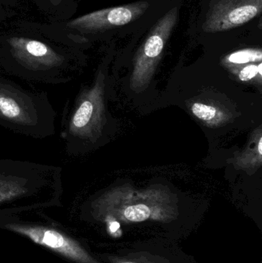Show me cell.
<instances>
[{"mask_svg": "<svg viewBox=\"0 0 262 263\" xmlns=\"http://www.w3.org/2000/svg\"><path fill=\"white\" fill-rule=\"evenodd\" d=\"M261 67H262V64H261V63H260V64L258 65V73H259L260 76L262 75Z\"/></svg>", "mask_w": 262, "mask_h": 263, "instance_id": "cell-15", "label": "cell"}, {"mask_svg": "<svg viewBox=\"0 0 262 263\" xmlns=\"http://www.w3.org/2000/svg\"><path fill=\"white\" fill-rule=\"evenodd\" d=\"M262 0H211L204 32H225L246 24L261 13Z\"/></svg>", "mask_w": 262, "mask_h": 263, "instance_id": "cell-8", "label": "cell"}, {"mask_svg": "<svg viewBox=\"0 0 262 263\" xmlns=\"http://www.w3.org/2000/svg\"><path fill=\"white\" fill-rule=\"evenodd\" d=\"M258 153H259L260 156H261V154H262V139H261V138H260L259 142H258Z\"/></svg>", "mask_w": 262, "mask_h": 263, "instance_id": "cell-14", "label": "cell"}, {"mask_svg": "<svg viewBox=\"0 0 262 263\" xmlns=\"http://www.w3.org/2000/svg\"><path fill=\"white\" fill-rule=\"evenodd\" d=\"M149 7L147 2H137L49 23L55 30L83 49L89 45L92 37L113 28L129 24L142 16Z\"/></svg>", "mask_w": 262, "mask_h": 263, "instance_id": "cell-5", "label": "cell"}, {"mask_svg": "<svg viewBox=\"0 0 262 263\" xmlns=\"http://www.w3.org/2000/svg\"><path fill=\"white\" fill-rule=\"evenodd\" d=\"M103 259L108 263H196L175 240L163 237L133 242Z\"/></svg>", "mask_w": 262, "mask_h": 263, "instance_id": "cell-6", "label": "cell"}, {"mask_svg": "<svg viewBox=\"0 0 262 263\" xmlns=\"http://www.w3.org/2000/svg\"><path fill=\"white\" fill-rule=\"evenodd\" d=\"M192 112L195 117L200 120H213L217 114L216 109L213 106H208L203 103H196L192 106Z\"/></svg>", "mask_w": 262, "mask_h": 263, "instance_id": "cell-12", "label": "cell"}, {"mask_svg": "<svg viewBox=\"0 0 262 263\" xmlns=\"http://www.w3.org/2000/svg\"><path fill=\"white\" fill-rule=\"evenodd\" d=\"M262 52L260 49H244L231 54L228 60L235 64H246L251 62L261 61Z\"/></svg>", "mask_w": 262, "mask_h": 263, "instance_id": "cell-10", "label": "cell"}, {"mask_svg": "<svg viewBox=\"0 0 262 263\" xmlns=\"http://www.w3.org/2000/svg\"><path fill=\"white\" fill-rule=\"evenodd\" d=\"M91 86H82L66 100L62 112L60 138L66 154L86 153L99 140L104 127V86L102 74Z\"/></svg>", "mask_w": 262, "mask_h": 263, "instance_id": "cell-4", "label": "cell"}, {"mask_svg": "<svg viewBox=\"0 0 262 263\" xmlns=\"http://www.w3.org/2000/svg\"><path fill=\"white\" fill-rule=\"evenodd\" d=\"M258 73V66L250 65V66L245 67L240 72L239 79L241 81H249V80H252L254 77H256Z\"/></svg>", "mask_w": 262, "mask_h": 263, "instance_id": "cell-13", "label": "cell"}, {"mask_svg": "<svg viewBox=\"0 0 262 263\" xmlns=\"http://www.w3.org/2000/svg\"><path fill=\"white\" fill-rule=\"evenodd\" d=\"M18 0H0V23L12 20L18 13Z\"/></svg>", "mask_w": 262, "mask_h": 263, "instance_id": "cell-11", "label": "cell"}, {"mask_svg": "<svg viewBox=\"0 0 262 263\" xmlns=\"http://www.w3.org/2000/svg\"><path fill=\"white\" fill-rule=\"evenodd\" d=\"M57 117L46 91L27 88L0 73V126L43 139L55 134Z\"/></svg>", "mask_w": 262, "mask_h": 263, "instance_id": "cell-3", "label": "cell"}, {"mask_svg": "<svg viewBox=\"0 0 262 263\" xmlns=\"http://www.w3.org/2000/svg\"><path fill=\"white\" fill-rule=\"evenodd\" d=\"M5 228L26 236L32 242L46 247L77 263H102L92 257L79 243L55 229L16 222H4Z\"/></svg>", "mask_w": 262, "mask_h": 263, "instance_id": "cell-7", "label": "cell"}, {"mask_svg": "<svg viewBox=\"0 0 262 263\" xmlns=\"http://www.w3.org/2000/svg\"><path fill=\"white\" fill-rule=\"evenodd\" d=\"M77 1H78V0H77Z\"/></svg>", "mask_w": 262, "mask_h": 263, "instance_id": "cell-16", "label": "cell"}, {"mask_svg": "<svg viewBox=\"0 0 262 263\" xmlns=\"http://www.w3.org/2000/svg\"><path fill=\"white\" fill-rule=\"evenodd\" d=\"M37 9L52 22L64 21L75 15L78 9L77 0H32Z\"/></svg>", "mask_w": 262, "mask_h": 263, "instance_id": "cell-9", "label": "cell"}, {"mask_svg": "<svg viewBox=\"0 0 262 263\" xmlns=\"http://www.w3.org/2000/svg\"><path fill=\"white\" fill-rule=\"evenodd\" d=\"M85 63L83 49L50 23L9 20L0 23V70L25 81L70 83Z\"/></svg>", "mask_w": 262, "mask_h": 263, "instance_id": "cell-1", "label": "cell"}, {"mask_svg": "<svg viewBox=\"0 0 262 263\" xmlns=\"http://www.w3.org/2000/svg\"><path fill=\"white\" fill-rule=\"evenodd\" d=\"M63 168L30 161L0 159V218L59 205Z\"/></svg>", "mask_w": 262, "mask_h": 263, "instance_id": "cell-2", "label": "cell"}]
</instances>
